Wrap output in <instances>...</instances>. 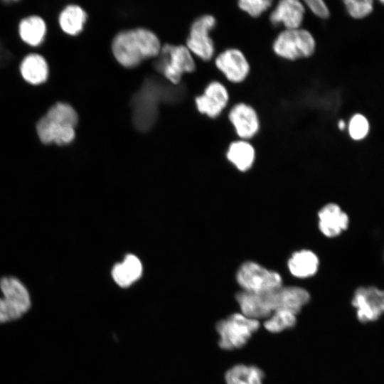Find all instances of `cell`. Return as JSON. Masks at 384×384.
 Returning <instances> with one entry per match:
<instances>
[{"mask_svg": "<svg viewBox=\"0 0 384 384\" xmlns=\"http://www.w3.org/2000/svg\"><path fill=\"white\" fill-rule=\"evenodd\" d=\"M236 300L245 316L257 320L274 311L284 309L298 314L310 299L309 292L299 287H281L264 293L240 292Z\"/></svg>", "mask_w": 384, "mask_h": 384, "instance_id": "obj_1", "label": "cell"}, {"mask_svg": "<svg viewBox=\"0 0 384 384\" xmlns=\"http://www.w3.org/2000/svg\"><path fill=\"white\" fill-rule=\"evenodd\" d=\"M78 115L68 102L53 104L37 121L36 131L40 142L45 146H65L75 137Z\"/></svg>", "mask_w": 384, "mask_h": 384, "instance_id": "obj_2", "label": "cell"}, {"mask_svg": "<svg viewBox=\"0 0 384 384\" xmlns=\"http://www.w3.org/2000/svg\"><path fill=\"white\" fill-rule=\"evenodd\" d=\"M112 48L117 60L127 68L135 67L143 60L158 55L161 50L157 36L144 28L120 32L114 37Z\"/></svg>", "mask_w": 384, "mask_h": 384, "instance_id": "obj_3", "label": "cell"}, {"mask_svg": "<svg viewBox=\"0 0 384 384\" xmlns=\"http://www.w3.org/2000/svg\"><path fill=\"white\" fill-rule=\"evenodd\" d=\"M181 89L166 87L162 84L149 79L133 100L134 119L136 126L141 130L149 129L154 123L157 114V106L161 100H171L177 98Z\"/></svg>", "mask_w": 384, "mask_h": 384, "instance_id": "obj_4", "label": "cell"}, {"mask_svg": "<svg viewBox=\"0 0 384 384\" xmlns=\"http://www.w3.org/2000/svg\"><path fill=\"white\" fill-rule=\"evenodd\" d=\"M0 323L21 318L31 305L26 287L16 277L4 276L0 279Z\"/></svg>", "mask_w": 384, "mask_h": 384, "instance_id": "obj_5", "label": "cell"}, {"mask_svg": "<svg viewBox=\"0 0 384 384\" xmlns=\"http://www.w3.org/2000/svg\"><path fill=\"white\" fill-rule=\"evenodd\" d=\"M316 46L312 33L300 27L281 31L273 42L272 49L277 56L283 59L297 60L311 56Z\"/></svg>", "mask_w": 384, "mask_h": 384, "instance_id": "obj_6", "label": "cell"}, {"mask_svg": "<svg viewBox=\"0 0 384 384\" xmlns=\"http://www.w3.org/2000/svg\"><path fill=\"white\" fill-rule=\"evenodd\" d=\"M259 327L258 320L240 313L231 314L216 325V330L220 336L219 346L224 350L241 348Z\"/></svg>", "mask_w": 384, "mask_h": 384, "instance_id": "obj_7", "label": "cell"}, {"mask_svg": "<svg viewBox=\"0 0 384 384\" xmlns=\"http://www.w3.org/2000/svg\"><path fill=\"white\" fill-rule=\"evenodd\" d=\"M155 61L154 67L167 80L174 84L180 82L184 73L195 69V63L190 50L184 46L164 45Z\"/></svg>", "mask_w": 384, "mask_h": 384, "instance_id": "obj_8", "label": "cell"}, {"mask_svg": "<svg viewBox=\"0 0 384 384\" xmlns=\"http://www.w3.org/2000/svg\"><path fill=\"white\" fill-rule=\"evenodd\" d=\"M236 280L244 292L264 293L282 286L280 274L261 265L247 261L242 263L236 273Z\"/></svg>", "mask_w": 384, "mask_h": 384, "instance_id": "obj_9", "label": "cell"}, {"mask_svg": "<svg viewBox=\"0 0 384 384\" xmlns=\"http://www.w3.org/2000/svg\"><path fill=\"white\" fill-rule=\"evenodd\" d=\"M351 303L361 322L375 321L384 314V289L375 286L359 287Z\"/></svg>", "mask_w": 384, "mask_h": 384, "instance_id": "obj_10", "label": "cell"}, {"mask_svg": "<svg viewBox=\"0 0 384 384\" xmlns=\"http://www.w3.org/2000/svg\"><path fill=\"white\" fill-rule=\"evenodd\" d=\"M215 23L213 16L204 15L197 18L191 27L187 48L203 60H209L214 55V43L209 33Z\"/></svg>", "mask_w": 384, "mask_h": 384, "instance_id": "obj_11", "label": "cell"}, {"mask_svg": "<svg viewBox=\"0 0 384 384\" xmlns=\"http://www.w3.org/2000/svg\"><path fill=\"white\" fill-rule=\"evenodd\" d=\"M215 64L226 79L233 83L243 82L250 70L245 54L235 48H228L220 53L216 57Z\"/></svg>", "mask_w": 384, "mask_h": 384, "instance_id": "obj_12", "label": "cell"}, {"mask_svg": "<svg viewBox=\"0 0 384 384\" xmlns=\"http://www.w3.org/2000/svg\"><path fill=\"white\" fill-rule=\"evenodd\" d=\"M228 119L240 139L252 138L260 129V119L256 110L245 102L235 104L229 112Z\"/></svg>", "mask_w": 384, "mask_h": 384, "instance_id": "obj_13", "label": "cell"}, {"mask_svg": "<svg viewBox=\"0 0 384 384\" xmlns=\"http://www.w3.org/2000/svg\"><path fill=\"white\" fill-rule=\"evenodd\" d=\"M229 93L220 82L213 81L206 87L203 95L196 98L198 110L210 118L219 116L229 102Z\"/></svg>", "mask_w": 384, "mask_h": 384, "instance_id": "obj_14", "label": "cell"}, {"mask_svg": "<svg viewBox=\"0 0 384 384\" xmlns=\"http://www.w3.org/2000/svg\"><path fill=\"white\" fill-rule=\"evenodd\" d=\"M319 228L326 237H338L346 231L350 223L348 215L335 203L324 205L319 211Z\"/></svg>", "mask_w": 384, "mask_h": 384, "instance_id": "obj_15", "label": "cell"}, {"mask_svg": "<svg viewBox=\"0 0 384 384\" xmlns=\"http://www.w3.org/2000/svg\"><path fill=\"white\" fill-rule=\"evenodd\" d=\"M304 2L299 0H282L270 15L273 25H282L284 29L301 27L306 11Z\"/></svg>", "mask_w": 384, "mask_h": 384, "instance_id": "obj_16", "label": "cell"}, {"mask_svg": "<svg viewBox=\"0 0 384 384\" xmlns=\"http://www.w3.org/2000/svg\"><path fill=\"white\" fill-rule=\"evenodd\" d=\"M23 80L29 85L37 86L48 80L49 67L46 58L41 54L31 50L21 60L18 66Z\"/></svg>", "mask_w": 384, "mask_h": 384, "instance_id": "obj_17", "label": "cell"}, {"mask_svg": "<svg viewBox=\"0 0 384 384\" xmlns=\"http://www.w3.org/2000/svg\"><path fill=\"white\" fill-rule=\"evenodd\" d=\"M47 33L45 20L36 14L21 18L18 24V34L21 41L31 48L39 46Z\"/></svg>", "mask_w": 384, "mask_h": 384, "instance_id": "obj_18", "label": "cell"}, {"mask_svg": "<svg viewBox=\"0 0 384 384\" xmlns=\"http://www.w3.org/2000/svg\"><path fill=\"white\" fill-rule=\"evenodd\" d=\"M319 266L317 255L309 250L294 252L287 262L290 273L298 278H307L315 274Z\"/></svg>", "mask_w": 384, "mask_h": 384, "instance_id": "obj_19", "label": "cell"}, {"mask_svg": "<svg viewBox=\"0 0 384 384\" xmlns=\"http://www.w3.org/2000/svg\"><path fill=\"white\" fill-rule=\"evenodd\" d=\"M87 20L85 11L75 4H69L63 8L57 16L60 29L71 36L78 35L83 29Z\"/></svg>", "mask_w": 384, "mask_h": 384, "instance_id": "obj_20", "label": "cell"}, {"mask_svg": "<svg viewBox=\"0 0 384 384\" xmlns=\"http://www.w3.org/2000/svg\"><path fill=\"white\" fill-rule=\"evenodd\" d=\"M226 156L228 160L240 171L251 168L255 159L254 146L247 141H234L228 146Z\"/></svg>", "mask_w": 384, "mask_h": 384, "instance_id": "obj_21", "label": "cell"}, {"mask_svg": "<svg viewBox=\"0 0 384 384\" xmlns=\"http://www.w3.org/2000/svg\"><path fill=\"white\" fill-rule=\"evenodd\" d=\"M142 273V263L133 255H127L122 263L114 265L112 271L114 282L122 287L131 285L141 277Z\"/></svg>", "mask_w": 384, "mask_h": 384, "instance_id": "obj_22", "label": "cell"}, {"mask_svg": "<svg viewBox=\"0 0 384 384\" xmlns=\"http://www.w3.org/2000/svg\"><path fill=\"white\" fill-rule=\"evenodd\" d=\"M263 372L254 366L238 364L225 373L226 384H262Z\"/></svg>", "mask_w": 384, "mask_h": 384, "instance_id": "obj_23", "label": "cell"}, {"mask_svg": "<svg viewBox=\"0 0 384 384\" xmlns=\"http://www.w3.org/2000/svg\"><path fill=\"white\" fill-rule=\"evenodd\" d=\"M296 314L288 310L274 311L264 323L265 328L272 333H279L296 324Z\"/></svg>", "mask_w": 384, "mask_h": 384, "instance_id": "obj_24", "label": "cell"}, {"mask_svg": "<svg viewBox=\"0 0 384 384\" xmlns=\"http://www.w3.org/2000/svg\"><path fill=\"white\" fill-rule=\"evenodd\" d=\"M370 122L361 113H356L350 118L347 129L349 137L356 142L362 141L370 132Z\"/></svg>", "mask_w": 384, "mask_h": 384, "instance_id": "obj_25", "label": "cell"}, {"mask_svg": "<svg viewBox=\"0 0 384 384\" xmlns=\"http://www.w3.org/2000/svg\"><path fill=\"white\" fill-rule=\"evenodd\" d=\"M343 4L348 14L355 19L364 18L373 11V1L371 0H345Z\"/></svg>", "mask_w": 384, "mask_h": 384, "instance_id": "obj_26", "label": "cell"}, {"mask_svg": "<svg viewBox=\"0 0 384 384\" xmlns=\"http://www.w3.org/2000/svg\"><path fill=\"white\" fill-rule=\"evenodd\" d=\"M272 4L270 0H240L238 7L249 16L257 18L269 9Z\"/></svg>", "mask_w": 384, "mask_h": 384, "instance_id": "obj_27", "label": "cell"}, {"mask_svg": "<svg viewBox=\"0 0 384 384\" xmlns=\"http://www.w3.org/2000/svg\"><path fill=\"white\" fill-rule=\"evenodd\" d=\"M304 4L316 16L320 18L326 19L330 16L329 9L323 0H306Z\"/></svg>", "mask_w": 384, "mask_h": 384, "instance_id": "obj_28", "label": "cell"}, {"mask_svg": "<svg viewBox=\"0 0 384 384\" xmlns=\"http://www.w3.org/2000/svg\"><path fill=\"white\" fill-rule=\"evenodd\" d=\"M338 128L341 130V131H343L346 129V124L344 120L343 119H340L338 122Z\"/></svg>", "mask_w": 384, "mask_h": 384, "instance_id": "obj_29", "label": "cell"}, {"mask_svg": "<svg viewBox=\"0 0 384 384\" xmlns=\"http://www.w3.org/2000/svg\"><path fill=\"white\" fill-rule=\"evenodd\" d=\"M380 3L384 6V0L383 1H380Z\"/></svg>", "mask_w": 384, "mask_h": 384, "instance_id": "obj_30", "label": "cell"}, {"mask_svg": "<svg viewBox=\"0 0 384 384\" xmlns=\"http://www.w3.org/2000/svg\"><path fill=\"white\" fill-rule=\"evenodd\" d=\"M383 259H384V253H383Z\"/></svg>", "mask_w": 384, "mask_h": 384, "instance_id": "obj_31", "label": "cell"}]
</instances>
